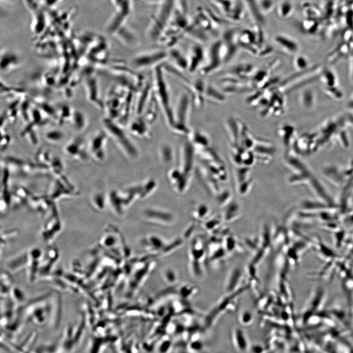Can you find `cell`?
<instances>
[{"instance_id":"cell-1","label":"cell","mask_w":353,"mask_h":353,"mask_svg":"<svg viewBox=\"0 0 353 353\" xmlns=\"http://www.w3.org/2000/svg\"><path fill=\"white\" fill-rule=\"evenodd\" d=\"M134 92L123 85L117 84L108 94L104 102L108 118L117 121L126 120L130 114L133 103Z\"/></svg>"},{"instance_id":"cell-2","label":"cell","mask_w":353,"mask_h":353,"mask_svg":"<svg viewBox=\"0 0 353 353\" xmlns=\"http://www.w3.org/2000/svg\"><path fill=\"white\" fill-rule=\"evenodd\" d=\"M165 74L163 64L154 68L152 86L154 98L158 108L167 124L172 127L174 123V106Z\"/></svg>"},{"instance_id":"cell-3","label":"cell","mask_w":353,"mask_h":353,"mask_svg":"<svg viewBox=\"0 0 353 353\" xmlns=\"http://www.w3.org/2000/svg\"><path fill=\"white\" fill-rule=\"evenodd\" d=\"M168 60V50L155 49L140 52L130 60L131 66L135 70H143L163 64Z\"/></svg>"},{"instance_id":"cell-4","label":"cell","mask_w":353,"mask_h":353,"mask_svg":"<svg viewBox=\"0 0 353 353\" xmlns=\"http://www.w3.org/2000/svg\"><path fill=\"white\" fill-rule=\"evenodd\" d=\"M227 48L222 39L215 41L209 48L206 62L199 70L200 74L207 76L216 71L227 63Z\"/></svg>"},{"instance_id":"cell-5","label":"cell","mask_w":353,"mask_h":353,"mask_svg":"<svg viewBox=\"0 0 353 353\" xmlns=\"http://www.w3.org/2000/svg\"><path fill=\"white\" fill-rule=\"evenodd\" d=\"M192 98L187 93L181 94L174 106V123L172 128L180 131H188V123L192 103Z\"/></svg>"},{"instance_id":"cell-6","label":"cell","mask_w":353,"mask_h":353,"mask_svg":"<svg viewBox=\"0 0 353 353\" xmlns=\"http://www.w3.org/2000/svg\"><path fill=\"white\" fill-rule=\"evenodd\" d=\"M79 192L64 174L55 176L47 194L52 201L56 202L62 199L78 196Z\"/></svg>"},{"instance_id":"cell-7","label":"cell","mask_w":353,"mask_h":353,"mask_svg":"<svg viewBox=\"0 0 353 353\" xmlns=\"http://www.w3.org/2000/svg\"><path fill=\"white\" fill-rule=\"evenodd\" d=\"M67 157L78 161H86L89 156L87 145L81 136H76L69 140L62 148Z\"/></svg>"},{"instance_id":"cell-8","label":"cell","mask_w":353,"mask_h":353,"mask_svg":"<svg viewBox=\"0 0 353 353\" xmlns=\"http://www.w3.org/2000/svg\"><path fill=\"white\" fill-rule=\"evenodd\" d=\"M1 164L5 166L10 173L12 172L26 175L37 172L34 162L24 160L17 156H5L1 160Z\"/></svg>"},{"instance_id":"cell-9","label":"cell","mask_w":353,"mask_h":353,"mask_svg":"<svg viewBox=\"0 0 353 353\" xmlns=\"http://www.w3.org/2000/svg\"><path fill=\"white\" fill-rule=\"evenodd\" d=\"M106 133L105 131L96 132L87 144L89 156L98 162H101L105 158L104 148L106 140Z\"/></svg>"},{"instance_id":"cell-10","label":"cell","mask_w":353,"mask_h":353,"mask_svg":"<svg viewBox=\"0 0 353 353\" xmlns=\"http://www.w3.org/2000/svg\"><path fill=\"white\" fill-rule=\"evenodd\" d=\"M283 94V91L277 86L270 98L268 104L261 111L262 117L279 115L284 113L285 100Z\"/></svg>"},{"instance_id":"cell-11","label":"cell","mask_w":353,"mask_h":353,"mask_svg":"<svg viewBox=\"0 0 353 353\" xmlns=\"http://www.w3.org/2000/svg\"><path fill=\"white\" fill-rule=\"evenodd\" d=\"M87 97L91 102L100 109L104 108V102L101 100L98 79L94 75L90 74L84 81Z\"/></svg>"},{"instance_id":"cell-12","label":"cell","mask_w":353,"mask_h":353,"mask_svg":"<svg viewBox=\"0 0 353 353\" xmlns=\"http://www.w3.org/2000/svg\"><path fill=\"white\" fill-rule=\"evenodd\" d=\"M205 52L201 45L197 44L190 49L187 57V71L190 73L195 72L201 68L205 59Z\"/></svg>"},{"instance_id":"cell-13","label":"cell","mask_w":353,"mask_h":353,"mask_svg":"<svg viewBox=\"0 0 353 353\" xmlns=\"http://www.w3.org/2000/svg\"><path fill=\"white\" fill-rule=\"evenodd\" d=\"M20 56L14 51L3 50L0 53V70L3 73L13 71L20 66Z\"/></svg>"},{"instance_id":"cell-14","label":"cell","mask_w":353,"mask_h":353,"mask_svg":"<svg viewBox=\"0 0 353 353\" xmlns=\"http://www.w3.org/2000/svg\"><path fill=\"white\" fill-rule=\"evenodd\" d=\"M274 40L278 48L288 54L296 55L299 52V44L294 39L286 35L277 34L275 36Z\"/></svg>"},{"instance_id":"cell-15","label":"cell","mask_w":353,"mask_h":353,"mask_svg":"<svg viewBox=\"0 0 353 353\" xmlns=\"http://www.w3.org/2000/svg\"><path fill=\"white\" fill-rule=\"evenodd\" d=\"M123 45L130 48L137 47L139 40L136 34L126 25L120 28L114 34Z\"/></svg>"},{"instance_id":"cell-16","label":"cell","mask_w":353,"mask_h":353,"mask_svg":"<svg viewBox=\"0 0 353 353\" xmlns=\"http://www.w3.org/2000/svg\"><path fill=\"white\" fill-rule=\"evenodd\" d=\"M168 60L172 64L175 69L179 72L187 71L188 61L187 55L179 49L173 47L168 50Z\"/></svg>"},{"instance_id":"cell-17","label":"cell","mask_w":353,"mask_h":353,"mask_svg":"<svg viewBox=\"0 0 353 353\" xmlns=\"http://www.w3.org/2000/svg\"><path fill=\"white\" fill-rule=\"evenodd\" d=\"M32 193L24 186H18L12 190L11 204L15 206L27 205Z\"/></svg>"},{"instance_id":"cell-18","label":"cell","mask_w":353,"mask_h":353,"mask_svg":"<svg viewBox=\"0 0 353 353\" xmlns=\"http://www.w3.org/2000/svg\"><path fill=\"white\" fill-rule=\"evenodd\" d=\"M319 78L322 83L323 89L338 87L337 77L331 69H322Z\"/></svg>"},{"instance_id":"cell-19","label":"cell","mask_w":353,"mask_h":353,"mask_svg":"<svg viewBox=\"0 0 353 353\" xmlns=\"http://www.w3.org/2000/svg\"><path fill=\"white\" fill-rule=\"evenodd\" d=\"M299 97L300 103L303 108L309 110L315 106V96L311 88H303L301 91Z\"/></svg>"},{"instance_id":"cell-20","label":"cell","mask_w":353,"mask_h":353,"mask_svg":"<svg viewBox=\"0 0 353 353\" xmlns=\"http://www.w3.org/2000/svg\"><path fill=\"white\" fill-rule=\"evenodd\" d=\"M247 7L255 25L261 26L264 23V15L261 13L257 1L255 0H245Z\"/></svg>"},{"instance_id":"cell-21","label":"cell","mask_w":353,"mask_h":353,"mask_svg":"<svg viewBox=\"0 0 353 353\" xmlns=\"http://www.w3.org/2000/svg\"><path fill=\"white\" fill-rule=\"evenodd\" d=\"M70 121L74 128L78 131H83L88 125L86 116L80 111H73Z\"/></svg>"},{"instance_id":"cell-22","label":"cell","mask_w":353,"mask_h":353,"mask_svg":"<svg viewBox=\"0 0 353 353\" xmlns=\"http://www.w3.org/2000/svg\"><path fill=\"white\" fill-rule=\"evenodd\" d=\"M204 98L205 100L219 103L223 102L226 100L224 94L208 83H206L205 89Z\"/></svg>"},{"instance_id":"cell-23","label":"cell","mask_w":353,"mask_h":353,"mask_svg":"<svg viewBox=\"0 0 353 353\" xmlns=\"http://www.w3.org/2000/svg\"><path fill=\"white\" fill-rule=\"evenodd\" d=\"M44 139L48 143L56 144L60 143L64 138V133L59 129H51L44 134Z\"/></svg>"},{"instance_id":"cell-24","label":"cell","mask_w":353,"mask_h":353,"mask_svg":"<svg viewBox=\"0 0 353 353\" xmlns=\"http://www.w3.org/2000/svg\"><path fill=\"white\" fill-rule=\"evenodd\" d=\"M293 65L295 69L298 72L305 71L311 66L307 58L302 55H296L293 60Z\"/></svg>"},{"instance_id":"cell-25","label":"cell","mask_w":353,"mask_h":353,"mask_svg":"<svg viewBox=\"0 0 353 353\" xmlns=\"http://www.w3.org/2000/svg\"><path fill=\"white\" fill-rule=\"evenodd\" d=\"M292 5L287 0L280 1L277 6V13L279 17L285 18L291 14Z\"/></svg>"},{"instance_id":"cell-26","label":"cell","mask_w":353,"mask_h":353,"mask_svg":"<svg viewBox=\"0 0 353 353\" xmlns=\"http://www.w3.org/2000/svg\"><path fill=\"white\" fill-rule=\"evenodd\" d=\"M92 206L96 210H101L104 208L105 199L103 195L99 192L95 193L90 199Z\"/></svg>"},{"instance_id":"cell-27","label":"cell","mask_w":353,"mask_h":353,"mask_svg":"<svg viewBox=\"0 0 353 353\" xmlns=\"http://www.w3.org/2000/svg\"><path fill=\"white\" fill-rule=\"evenodd\" d=\"M257 3L264 16L270 13L275 7L274 0H258Z\"/></svg>"},{"instance_id":"cell-28","label":"cell","mask_w":353,"mask_h":353,"mask_svg":"<svg viewBox=\"0 0 353 353\" xmlns=\"http://www.w3.org/2000/svg\"><path fill=\"white\" fill-rule=\"evenodd\" d=\"M4 133L1 132V138L0 142V150L1 151H4L9 146L11 138L10 136L6 133L4 131Z\"/></svg>"},{"instance_id":"cell-29","label":"cell","mask_w":353,"mask_h":353,"mask_svg":"<svg viewBox=\"0 0 353 353\" xmlns=\"http://www.w3.org/2000/svg\"><path fill=\"white\" fill-rule=\"evenodd\" d=\"M61 0H43V1L45 5L50 7L57 4Z\"/></svg>"},{"instance_id":"cell-30","label":"cell","mask_w":353,"mask_h":353,"mask_svg":"<svg viewBox=\"0 0 353 353\" xmlns=\"http://www.w3.org/2000/svg\"><path fill=\"white\" fill-rule=\"evenodd\" d=\"M347 107L353 113V94L350 98L347 103Z\"/></svg>"},{"instance_id":"cell-31","label":"cell","mask_w":353,"mask_h":353,"mask_svg":"<svg viewBox=\"0 0 353 353\" xmlns=\"http://www.w3.org/2000/svg\"><path fill=\"white\" fill-rule=\"evenodd\" d=\"M7 0V1H12V0Z\"/></svg>"}]
</instances>
